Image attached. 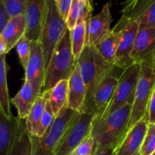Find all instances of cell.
<instances>
[{"instance_id": "6da1fadb", "label": "cell", "mask_w": 155, "mask_h": 155, "mask_svg": "<svg viewBox=\"0 0 155 155\" xmlns=\"http://www.w3.org/2000/svg\"><path fill=\"white\" fill-rule=\"evenodd\" d=\"M133 104H127L104 117H94L91 135L98 147H116L129 130Z\"/></svg>"}, {"instance_id": "7a4b0ae2", "label": "cell", "mask_w": 155, "mask_h": 155, "mask_svg": "<svg viewBox=\"0 0 155 155\" xmlns=\"http://www.w3.org/2000/svg\"><path fill=\"white\" fill-rule=\"evenodd\" d=\"M77 65L87 91L84 112H92L95 114L92 105L94 91L104 78L113 72L116 67L106 61L95 47L92 45H86L77 60Z\"/></svg>"}, {"instance_id": "3957f363", "label": "cell", "mask_w": 155, "mask_h": 155, "mask_svg": "<svg viewBox=\"0 0 155 155\" xmlns=\"http://www.w3.org/2000/svg\"><path fill=\"white\" fill-rule=\"evenodd\" d=\"M77 66L71 47V33L68 30L54 49L46 68L42 93L54 88L61 80H69Z\"/></svg>"}, {"instance_id": "277c9868", "label": "cell", "mask_w": 155, "mask_h": 155, "mask_svg": "<svg viewBox=\"0 0 155 155\" xmlns=\"http://www.w3.org/2000/svg\"><path fill=\"white\" fill-rule=\"evenodd\" d=\"M155 89V54L140 64V72L132 107L129 130L143 118H148V109Z\"/></svg>"}, {"instance_id": "5b68a950", "label": "cell", "mask_w": 155, "mask_h": 155, "mask_svg": "<svg viewBox=\"0 0 155 155\" xmlns=\"http://www.w3.org/2000/svg\"><path fill=\"white\" fill-rule=\"evenodd\" d=\"M79 112L66 106L56 117L52 127L42 137L30 135L32 155H55L62 136Z\"/></svg>"}, {"instance_id": "8992f818", "label": "cell", "mask_w": 155, "mask_h": 155, "mask_svg": "<svg viewBox=\"0 0 155 155\" xmlns=\"http://www.w3.org/2000/svg\"><path fill=\"white\" fill-rule=\"evenodd\" d=\"M68 30L67 22L59 12L56 0H48L46 20L39 41L43 49L46 68L54 49Z\"/></svg>"}, {"instance_id": "52a82bcc", "label": "cell", "mask_w": 155, "mask_h": 155, "mask_svg": "<svg viewBox=\"0 0 155 155\" xmlns=\"http://www.w3.org/2000/svg\"><path fill=\"white\" fill-rule=\"evenodd\" d=\"M95 114L79 113L62 136L55 155H71L86 137L91 135Z\"/></svg>"}, {"instance_id": "ba28073f", "label": "cell", "mask_w": 155, "mask_h": 155, "mask_svg": "<svg viewBox=\"0 0 155 155\" xmlns=\"http://www.w3.org/2000/svg\"><path fill=\"white\" fill-rule=\"evenodd\" d=\"M140 72V64H135L123 70L113 98L101 115L95 117H104L116 111L127 104H133Z\"/></svg>"}, {"instance_id": "9c48e42d", "label": "cell", "mask_w": 155, "mask_h": 155, "mask_svg": "<svg viewBox=\"0 0 155 155\" xmlns=\"http://www.w3.org/2000/svg\"><path fill=\"white\" fill-rule=\"evenodd\" d=\"M45 57L40 42H31V53L25 71L24 80L28 82L37 96L42 95L45 77Z\"/></svg>"}, {"instance_id": "30bf717a", "label": "cell", "mask_w": 155, "mask_h": 155, "mask_svg": "<svg viewBox=\"0 0 155 155\" xmlns=\"http://www.w3.org/2000/svg\"><path fill=\"white\" fill-rule=\"evenodd\" d=\"M117 27L121 29L120 39L115 57V67L124 70L133 65L131 53L139 31V24L136 21L122 23L118 21Z\"/></svg>"}, {"instance_id": "8fae6325", "label": "cell", "mask_w": 155, "mask_h": 155, "mask_svg": "<svg viewBox=\"0 0 155 155\" xmlns=\"http://www.w3.org/2000/svg\"><path fill=\"white\" fill-rule=\"evenodd\" d=\"M48 12V0H27L24 16L26 36L31 42H39Z\"/></svg>"}, {"instance_id": "7c38bea8", "label": "cell", "mask_w": 155, "mask_h": 155, "mask_svg": "<svg viewBox=\"0 0 155 155\" xmlns=\"http://www.w3.org/2000/svg\"><path fill=\"white\" fill-rule=\"evenodd\" d=\"M112 21L110 2H107L98 15L92 16L86 22V45L95 46L107 37L112 30Z\"/></svg>"}, {"instance_id": "4fadbf2b", "label": "cell", "mask_w": 155, "mask_h": 155, "mask_svg": "<svg viewBox=\"0 0 155 155\" xmlns=\"http://www.w3.org/2000/svg\"><path fill=\"white\" fill-rule=\"evenodd\" d=\"M148 124V118L145 117L132 127L115 148V155H141Z\"/></svg>"}, {"instance_id": "5bb4252c", "label": "cell", "mask_w": 155, "mask_h": 155, "mask_svg": "<svg viewBox=\"0 0 155 155\" xmlns=\"http://www.w3.org/2000/svg\"><path fill=\"white\" fill-rule=\"evenodd\" d=\"M155 54V27L139 28L131 53L133 64H140Z\"/></svg>"}, {"instance_id": "9a60e30c", "label": "cell", "mask_w": 155, "mask_h": 155, "mask_svg": "<svg viewBox=\"0 0 155 155\" xmlns=\"http://www.w3.org/2000/svg\"><path fill=\"white\" fill-rule=\"evenodd\" d=\"M119 81V77L109 74L97 86L92 95V105L95 110V116L101 115L105 110L113 98Z\"/></svg>"}, {"instance_id": "2e32d148", "label": "cell", "mask_w": 155, "mask_h": 155, "mask_svg": "<svg viewBox=\"0 0 155 155\" xmlns=\"http://www.w3.org/2000/svg\"><path fill=\"white\" fill-rule=\"evenodd\" d=\"M21 125L18 117H8L0 107V155H8L15 144Z\"/></svg>"}, {"instance_id": "e0dca14e", "label": "cell", "mask_w": 155, "mask_h": 155, "mask_svg": "<svg viewBox=\"0 0 155 155\" xmlns=\"http://www.w3.org/2000/svg\"><path fill=\"white\" fill-rule=\"evenodd\" d=\"M86 94V84L77 65L68 80V107L79 113L84 112Z\"/></svg>"}, {"instance_id": "ac0fdd59", "label": "cell", "mask_w": 155, "mask_h": 155, "mask_svg": "<svg viewBox=\"0 0 155 155\" xmlns=\"http://www.w3.org/2000/svg\"><path fill=\"white\" fill-rule=\"evenodd\" d=\"M26 31L27 22L24 15L12 18L5 27L0 33V37L5 44L7 54L16 46L20 39L26 35Z\"/></svg>"}, {"instance_id": "d6986e66", "label": "cell", "mask_w": 155, "mask_h": 155, "mask_svg": "<svg viewBox=\"0 0 155 155\" xmlns=\"http://www.w3.org/2000/svg\"><path fill=\"white\" fill-rule=\"evenodd\" d=\"M37 97L30 83L24 80V84L19 92L11 99V102L16 107L18 117L20 119H27L36 102Z\"/></svg>"}, {"instance_id": "ffe728a7", "label": "cell", "mask_w": 155, "mask_h": 155, "mask_svg": "<svg viewBox=\"0 0 155 155\" xmlns=\"http://www.w3.org/2000/svg\"><path fill=\"white\" fill-rule=\"evenodd\" d=\"M154 3L155 0H126L121 11L122 16L119 21L122 23L136 21L138 23Z\"/></svg>"}, {"instance_id": "44dd1931", "label": "cell", "mask_w": 155, "mask_h": 155, "mask_svg": "<svg viewBox=\"0 0 155 155\" xmlns=\"http://www.w3.org/2000/svg\"><path fill=\"white\" fill-rule=\"evenodd\" d=\"M120 35L121 29L115 26L110 34L95 46L106 61L114 65H115V57L120 39Z\"/></svg>"}, {"instance_id": "7402d4cb", "label": "cell", "mask_w": 155, "mask_h": 155, "mask_svg": "<svg viewBox=\"0 0 155 155\" xmlns=\"http://www.w3.org/2000/svg\"><path fill=\"white\" fill-rule=\"evenodd\" d=\"M47 101V93L43 92L42 95L37 97L30 111V114L26 119L27 130L29 133L32 136H37L40 127L41 120L43 116Z\"/></svg>"}, {"instance_id": "603a6c76", "label": "cell", "mask_w": 155, "mask_h": 155, "mask_svg": "<svg viewBox=\"0 0 155 155\" xmlns=\"http://www.w3.org/2000/svg\"><path fill=\"white\" fill-rule=\"evenodd\" d=\"M49 101L57 117L61 110L68 106V80H61L49 90Z\"/></svg>"}, {"instance_id": "cb8c5ba5", "label": "cell", "mask_w": 155, "mask_h": 155, "mask_svg": "<svg viewBox=\"0 0 155 155\" xmlns=\"http://www.w3.org/2000/svg\"><path fill=\"white\" fill-rule=\"evenodd\" d=\"M10 102L7 83L6 54H0V107L8 117L13 116L11 112Z\"/></svg>"}, {"instance_id": "d4e9b609", "label": "cell", "mask_w": 155, "mask_h": 155, "mask_svg": "<svg viewBox=\"0 0 155 155\" xmlns=\"http://www.w3.org/2000/svg\"><path fill=\"white\" fill-rule=\"evenodd\" d=\"M8 155H32V142L26 120H21L19 133Z\"/></svg>"}, {"instance_id": "484cf974", "label": "cell", "mask_w": 155, "mask_h": 155, "mask_svg": "<svg viewBox=\"0 0 155 155\" xmlns=\"http://www.w3.org/2000/svg\"><path fill=\"white\" fill-rule=\"evenodd\" d=\"M71 33V47H72L73 54L76 61L80 58V54L86 47V22L83 21H79Z\"/></svg>"}, {"instance_id": "4316f807", "label": "cell", "mask_w": 155, "mask_h": 155, "mask_svg": "<svg viewBox=\"0 0 155 155\" xmlns=\"http://www.w3.org/2000/svg\"><path fill=\"white\" fill-rule=\"evenodd\" d=\"M45 92L47 93V101L45 111H44L43 116H42V120H41L39 132H38V134L36 136H39V137L43 136L51 129L56 119V117L54 115V112H53L51 103H50L49 101V91H47V92Z\"/></svg>"}, {"instance_id": "83f0119b", "label": "cell", "mask_w": 155, "mask_h": 155, "mask_svg": "<svg viewBox=\"0 0 155 155\" xmlns=\"http://www.w3.org/2000/svg\"><path fill=\"white\" fill-rule=\"evenodd\" d=\"M16 50L20 58L21 66L25 71L28 64L31 53V41L24 35L16 45Z\"/></svg>"}, {"instance_id": "f1b7e54d", "label": "cell", "mask_w": 155, "mask_h": 155, "mask_svg": "<svg viewBox=\"0 0 155 155\" xmlns=\"http://www.w3.org/2000/svg\"><path fill=\"white\" fill-rule=\"evenodd\" d=\"M155 152V124H148L141 155H151Z\"/></svg>"}, {"instance_id": "f546056e", "label": "cell", "mask_w": 155, "mask_h": 155, "mask_svg": "<svg viewBox=\"0 0 155 155\" xmlns=\"http://www.w3.org/2000/svg\"><path fill=\"white\" fill-rule=\"evenodd\" d=\"M5 6L12 18L24 15L27 0H0Z\"/></svg>"}, {"instance_id": "4dcf8cb0", "label": "cell", "mask_w": 155, "mask_h": 155, "mask_svg": "<svg viewBox=\"0 0 155 155\" xmlns=\"http://www.w3.org/2000/svg\"><path fill=\"white\" fill-rule=\"evenodd\" d=\"M97 148L98 145L96 141L92 137V135H89L80 143L73 153L74 155H93Z\"/></svg>"}, {"instance_id": "1f68e13d", "label": "cell", "mask_w": 155, "mask_h": 155, "mask_svg": "<svg viewBox=\"0 0 155 155\" xmlns=\"http://www.w3.org/2000/svg\"><path fill=\"white\" fill-rule=\"evenodd\" d=\"M80 7H81L80 0H74L71 10H70L69 15H68V18L66 21L68 29L70 31L75 27L80 20Z\"/></svg>"}, {"instance_id": "d6a6232c", "label": "cell", "mask_w": 155, "mask_h": 155, "mask_svg": "<svg viewBox=\"0 0 155 155\" xmlns=\"http://www.w3.org/2000/svg\"><path fill=\"white\" fill-rule=\"evenodd\" d=\"M56 2L61 15L67 21L74 0H56Z\"/></svg>"}, {"instance_id": "836d02e7", "label": "cell", "mask_w": 155, "mask_h": 155, "mask_svg": "<svg viewBox=\"0 0 155 155\" xmlns=\"http://www.w3.org/2000/svg\"><path fill=\"white\" fill-rule=\"evenodd\" d=\"M11 19L12 17L8 12L5 6L2 2L0 1V33L2 31Z\"/></svg>"}, {"instance_id": "e575fe53", "label": "cell", "mask_w": 155, "mask_h": 155, "mask_svg": "<svg viewBox=\"0 0 155 155\" xmlns=\"http://www.w3.org/2000/svg\"><path fill=\"white\" fill-rule=\"evenodd\" d=\"M148 120L149 124H155V89L148 104Z\"/></svg>"}, {"instance_id": "d590c367", "label": "cell", "mask_w": 155, "mask_h": 155, "mask_svg": "<svg viewBox=\"0 0 155 155\" xmlns=\"http://www.w3.org/2000/svg\"><path fill=\"white\" fill-rule=\"evenodd\" d=\"M114 150L113 147H98L93 155H115Z\"/></svg>"}, {"instance_id": "8d00e7d4", "label": "cell", "mask_w": 155, "mask_h": 155, "mask_svg": "<svg viewBox=\"0 0 155 155\" xmlns=\"http://www.w3.org/2000/svg\"><path fill=\"white\" fill-rule=\"evenodd\" d=\"M151 155H155V152H154V153H153V154H151Z\"/></svg>"}, {"instance_id": "74e56055", "label": "cell", "mask_w": 155, "mask_h": 155, "mask_svg": "<svg viewBox=\"0 0 155 155\" xmlns=\"http://www.w3.org/2000/svg\"><path fill=\"white\" fill-rule=\"evenodd\" d=\"M71 155H74V153H72V154H71Z\"/></svg>"}, {"instance_id": "f35d334b", "label": "cell", "mask_w": 155, "mask_h": 155, "mask_svg": "<svg viewBox=\"0 0 155 155\" xmlns=\"http://www.w3.org/2000/svg\"><path fill=\"white\" fill-rule=\"evenodd\" d=\"M90 1H91V2H92V1H93V0H90Z\"/></svg>"}]
</instances>
